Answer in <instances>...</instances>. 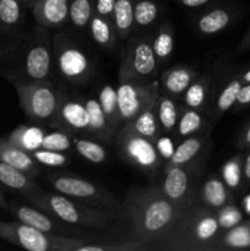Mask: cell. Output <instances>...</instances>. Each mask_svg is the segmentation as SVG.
I'll return each instance as SVG.
<instances>
[{
	"label": "cell",
	"instance_id": "obj_1",
	"mask_svg": "<svg viewBox=\"0 0 250 251\" xmlns=\"http://www.w3.org/2000/svg\"><path fill=\"white\" fill-rule=\"evenodd\" d=\"M186 210L169 201L159 185H150L131 189L120 215L130 223L132 240L145 245H162Z\"/></svg>",
	"mask_w": 250,
	"mask_h": 251
},
{
	"label": "cell",
	"instance_id": "obj_2",
	"mask_svg": "<svg viewBox=\"0 0 250 251\" xmlns=\"http://www.w3.org/2000/svg\"><path fill=\"white\" fill-rule=\"evenodd\" d=\"M50 29L37 25L27 33H15L0 44V75L17 82L50 80L53 73V37Z\"/></svg>",
	"mask_w": 250,
	"mask_h": 251
},
{
	"label": "cell",
	"instance_id": "obj_3",
	"mask_svg": "<svg viewBox=\"0 0 250 251\" xmlns=\"http://www.w3.org/2000/svg\"><path fill=\"white\" fill-rule=\"evenodd\" d=\"M26 200L48 215L80 228L102 229L112 225L120 216V211L87 205L55 190L46 191L39 188L27 195Z\"/></svg>",
	"mask_w": 250,
	"mask_h": 251
},
{
	"label": "cell",
	"instance_id": "obj_4",
	"mask_svg": "<svg viewBox=\"0 0 250 251\" xmlns=\"http://www.w3.org/2000/svg\"><path fill=\"white\" fill-rule=\"evenodd\" d=\"M217 210L195 203L189 207L162 244V249L172 251H212L220 237Z\"/></svg>",
	"mask_w": 250,
	"mask_h": 251
},
{
	"label": "cell",
	"instance_id": "obj_5",
	"mask_svg": "<svg viewBox=\"0 0 250 251\" xmlns=\"http://www.w3.org/2000/svg\"><path fill=\"white\" fill-rule=\"evenodd\" d=\"M53 63L59 76L73 85L87 83L95 75L96 65L90 53L65 31L53 36Z\"/></svg>",
	"mask_w": 250,
	"mask_h": 251
},
{
	"label": "cell",
	"instance_id": "obj_6",
	"mask_svg": "<svg viewBox=\"0 0 250 251\" xmlns=\"http://www.w3.org/2000/svg\"><path fill=\"white\" fill-rule=\"evenodd\" d=\"M0 238L28 251H75L90 239L42 232L20 221L0 223Z\"/></svg>",
	"mask_w": 250,
	"mask_h": 251
},
{
	"label": "cell",
	"instance_id": "obj_7",
	"mask_svg": "<svg viewBox=\"0 0 250 251\" xmlns=\"http://www.w3.org/2000/svg\"><path fill=\"white\" fill-rule=\"evenodd\" d=\"M206 157L207 154L183 166L163 167V179L159 189L174 205L189 208L198 203V189L205 168Z\"/></svg>",
	"mask_w": 250,
	"mask_h": 251
},
{
	"label": "cell",
	"instance_id": "obj_8",
	"mask_svg": "<svg viewBox=\"0 0 250 251\" xmlns=\"http://www.w3.org/2000/svg\"><path fill=\"white\" fill-rule=\"evenodd\" d=\"M20 105L34 123L50 125L59 103L60 87L50 80L14 83Z\"/></svg>",
	"mask_w": 250,
	"mask_h": 251
},
{
	"label": "cell",
	"instance_id": "obj_9",
	"mask_svg": "<svg viewBox=\"0 0 250 251\" xmlns=\"http://www.w3.org/2000/svg\"><path fill=\"white\" fill-rule=\"evenodd\" d=\"M48 181L56 193L68 198L96 207L110 208L122 212L123 202H120L109 190L87 179L70 173H53L48 176Z\"/></svg>",
	"mask_w": 250,
	"mask_h": 251
},
{
	"label": "cell",
	"instance_id": "obj_10",
	"mask_svg": "<svg viewBox=\"0 0 250 251\" xmlns=\"http://www.w3.org/2000/svg\"><path fill=\"white\" fill-rule=\"evenodd\" d=\"M115 145L122 158L144 173L154 176L162 166L164 167L156 141L132 131L125 125L119 127Z\"/></svg>",
	"mask_w": 250,
	"mask_h": 251
},
{
	"label": "cell",
	"instance_id": "obj_11",
	"mask_svg": "<svg viewBox=\"0 0 250 251\" xmlns=\"http://www.w3.org/2000/svg\"><path fill=\"white\" fill-rule=\"evenodd\" d=\"M159 66L152 48L151 37H131L123 48L119 78L153 81Z\"/></svg>",
	"mask_w": 250,
	"mask_h": 251
},
{
	"label": "cell",
	"instance_id": "obj_12",
	"mask_svg": "<svg viewBox=\"0 0 250 251\" xmlns=\"http://www.w3.org/2000/svg\"><path fill=\"white\" fill-rule=\"evenodd\" d=\"M159 95L161 90L156 81L119 78L117 86V97L122 125L136 117L142 109L154 102Z\"/></svg>",
	"mask_w": 250,
	"mask_h": 251
},
{
	"label": "cell",
	"instance_id": "obj_13",
	"mask_svg": "<svg viewBox=\"0 0 250 251\" xmlns=\"http://www.w3.org/2000/svg\"><path fill=\"white\" fill-rule=\"evenodd\" d=\"M50 126L70 135H87L88 112L86 100L60 87L59 103Z\"/></svg>",
	"mask_w": 250,
	"mask_h": 251
},
{
	"label": "cell",
	"instance_id": "obj_14",
	"mask_svg": "<svg viewBox=\"0 0 250 251\" xmlns=\"http://www.w3.org/2000/svg\"><path fill=\"white\" fill-rule=\"evenodd\" d=\"M9 208L17 221L25 223V225L31 226L33 228H37L42 232L51 233V234L70 235V237L90 238L91 239L90 233L83 232V230L80 229V227L63 222V221L48 215L47 212L34 207V206L32 207V206L28 205L12 202L9 206Z\"/></svg>",
	"mask_w": 250,
	"mask_h": 251
},
{
	"label": "cell",
	"instance_id": "obj_15",
	"mask_svg": "<svg viewBox=\"0 0 250 251\" xmlns=\"http://www.w3.org/2000/svg\"><path fill=\"white\" fill-rule=\"evenodd\" d=\"M70 0H37L31 7L37 25L48 29H61L69 22Z\"/></svg>",
	"mask_w": 250,
	"mask_h": 251
},
{
	"label": "cell",
	"instance_id": "obj_16",
	"mask_svg": "<svg viewBox=\"0 0 250 251\" xmlns=\"http://www.w3.org/2000/svg\"><path fill=\"white\" fill-rule=\"evenodd\" d=\"M233 202H235L233 193L225 185L220 174L211 173L205 180H201L198 189V203L212 210H218Z\"/></svg>",
	"mask_w": 250,
	"mask_h": 251
},
{
	"label": "cell",
	"instance_id": "obj_17",
	"mask_svg": "<svg viewBox=\"0 0 250 251\" xmlns=\"http://www.w3.org/2000/svg\"><path fill=\"white\" fill-rule=\"evenodd\" d=\"M211 146L212 142L210 135H195L180 140L176 144L172 156L164 163V167L183 166L198 161L201 157L208 154Z\"/></svg>",
	"mask_w": 250,
	"mask_h": 251
},
{
	"label": "cell",
	"instance_id": "obj_18",
	"mask_svg": "<svg viewBox=\"0 0 250 251\" xmlns=\"http://www.w3.org/2000/svg\"><path fill=\"white\" fill-rule=\"evenodd\" d=\"M200 74L195 69L186 65H174L164 71L159 80V90L164 95L171 96L174 100H179L186 88L195 80Z\"/></svg>",
	"mask_w": 250,
	"mask_h": 251
},
{
	"label": "cell",
	"instance_id": "obj_19",
	"mask_svg": "<svg viewBox=\"0 0 250 251\" xmlns=\"http://www.w3.org/2000/svg\"><path fill=\"white\" fill-rule=\"evenodd\" d=\"M213 76L211 74H202L199 75L193 82L190 83L179 102L185 107L191 109L199 110V112H206L211 104V91L213 86Z\"/></svg>",
	"mask_w": 250,
	"mask_h": 251
},
{
	"label": "cell",
	"instance_id": "obj_20",
	"mask_svg": "<svg viewBox=\"0 0 250 251\" xmlns=\"http://www.w3.org/2000/svg\"><path fill=\"white\" fill-rule=\"evenodd\" d=\"M212 124L213 123L207 122V119L203 117L202 112L191 109V108L181 104L178 123H176L173 136L179 142L180 140L195 136V135H210Z\"/></svg>",
	"mask_w": 250,
	"mask_h": 251
},
{
	"label": "cell",
	"instance_id": "obj_21",
	"mask_svg": "<svg viewBox=\"0 0 250 251\" xmlns=\"http://www.w3.org/2000/svg\"><path fill=\"white\" fill-rule=\"evenodd\" d=\"M235 17L230 7L217 6L199 15L195 20V29L200 36L210 37L225 31Z\"/></svg>",
	"mask_w": 250,
	"mask_h": 251
},
{
	"label": "cell",
	"instance_id": "obj_22",
	"mask_svg": "<svg viewBox=\"0 0 250 251\" xmlns=\"http://www.w3.org/2000/svg\"><path fill=\"white\" fill-rule=\"evenodd\" d=\"M244 83L240 78V74H237V75L230 76L229 78H227L225 83L217 88L215 96L211 98L213 103V104L210 105L212 123L217 122L223 114H225L228 110L234 107L238 93H239Z\"/></svg>",
	"mask_w": 250,
	"mask_h": 251
},
{
	"label": "cell",
	"instance_id": "obj_23",
	"mask_svg": "<svg viewBox=\"0 0 250 251\" xmlns=\"http://www.w3.org/2000/svg\"><path fill=\"white\" fill-rule=\"evenodd\" d=\"M0 161L20 169L34 179L41 173L39 164L34 161L32 154L11 144L7 139H0Z\"/></svg>",
	"mask_w": 250,
	"mask_h": 251
},
{
	"label": "cell",
	"instance_id": "obj_24",
	"mask_svg": "<svg viewBox=\"0 0 250 251\" xmlns=\"http://www.w3.org/2000/svg\"><path fill=\"white\" fill-rule=\"evenodd\" d=\"M230 250H250V220H243L229 229L222 230L212 251Z\"/></svg>",
	"mask_w": 250,
	"mask_h": 251
},
{
	"label": "cell",
	"instance_id": "obj_25",
	"mask_svg": "<svg viewBox=\"0 0 250 251\" xmlns=\"http://www.w3.org/2000/svg\"><path fill=\"white\" fill-rule=\"evenodd\" d=\"M85 100L88 112L87 135L91 137H95L98 141L109 142L114 136L115 130L110 126L97 97L86 98Z\"/></svg>",
	"mask_w": 250,
	"mask_h": 251
},
{
	"label": "cell",
	"instance_id": "obj_26",
	"mask_svg": "<svg viewBox=\"0 0 250 251\" xmlns=\"http://www.w3.org/2000/svg\"><path fill=\"white\" fill-rule=\"evenodd\" d=\"M26 10L21 0H0V34L10 37L17 33L26 20Z\"/></svg>",
	"mask_w": 250,
	"mask_h": 251
},
{
	"label": "cell",
	"instance_id": "obj_27",
	"mask_svg": "<svg viewBox=\"0 0 250 251\" xmlns=\"http://www.w3.org/2000/svg\"><path fill=\"white\" fill-rule=\"evenodd\" d=\"M0 184L10 190L22 194L25 198L39 189L34 178L2 161H0Z\"/></svg>",
	"mask_w": 250,
	"mask_h": 251
},
{
	"label": "cell",
	"instance_id": "obj_28",
	"mask_svg": "<svg viewBox=\"0 0 250 251\" xmlns=\"http://www.w3.org/2000/svg\"><path fill=\"white\" fill-rule=\"evenodd\" d=\"M156 103L157 100L152 102L151 104L147 105L145 109H142L136 117L132 118L131 120H129V122H126L123 125L129 127L132 131L142 135V136H146L156 141L159 137V135L162 134L158 119H157Z\"/></svg>",
	"mask_w": 250,
	"mask_h": 251
},
{
	"label": "cell",
	"instance_id": "obj_29",
	"mask_svg": "<svg viewBox=\"0 0 250 251\" xmlns=\"http://www.w3.org/2000/svg\"><path fill=\"white\" fill-rule=\"evenodd\" d=\"M88 31L93 42L105 50H112L117 42V29L108 17L95 12L88 25Z\"/></svg>",
	"mask_w": 250,
	"mask_h": 251
},
{
	"label": "cell",
	"instance_id": "obj_30",
	"mask_svg": "<svg viewBox=\"0 0 250 251\" xmlns=\"http://www.w3.org/2000/svg\"><path fill=\"white\" fill-rule=\"evenodd\" d=\"M47 131L38 125H20L6 137L11 144L27 152L41 149Z\"/></svg>",
	"mask_w": 250,
	"mask_h": 251
},
{
	"label": "cell",
	"instance_id": "obj_31",
	"mask_svg": "<svg viewBox=\"0 0 250 251\" xmlns=\"http://www.w3.org/2000/svg\"><path fill=\"white\" fill-rule=\"evenodd\" d=\"M180 102L174 100L171 96L161 93L157 98L156 112L159 126L164 134H173L178 123L179 113H180Z\"/></svg>",
	"mask_w": 250,
	"mask_h": 251
},
{
	"label": "cell",
	"instance_id": "obj_32",
	"mask_svg": "<svg viewBox=\"0 0 250 251\" xmlns=\"http://www.w3.org/2000/svg\"><path fill=\"white\" fill-rule=\"evenodd\" d=\"M134 5L135 0H115L112 20L118 37L122 39L127 38L135 26Z\"/></svg>",
	"mask_w": 250,
	"mask_h": 251
},
{
	"label": "cell",
	"instance_id": "obj_33",
	"mask_svg": "<svg viewBox=\"0 0 250 251\" xmlns=\"http://www.w3.org/2000/svg\"><path fill=\"white\" fill-rule=\"evenodd\" d=\"M152 48L159 65L167 63L171 59L175 46L174 28L171 24H163L158 27L154 36L151 38Z\"/></svg>",
	"mask_w": 250,
	"mask_h": 251
},
{
	"label": "cell",
	"instance_id": "obj_34",
	"mask_svg": "<svg viewBox=\"0 0 250 251\" xmlns=\"http://www.w3.org/2000/svg\"><path fill=\"white\" fill-rule=\"evenodd\" d=\"M97 100L110 126L114 130L119 129L122 126V122H120L119 108H118L117 87L112 86L110 83H103L98 90Z\"/></svg>",
	"mask_w": 250,
	"mask_h": 251
},
{
	"label": "cell",
	"instance_id": "obj_35",
	"mask_svg": "<svg viewBox=\"0 0 250 251\" xmlns=\"http://www.w3.org/2000/svg\"><path fill=\"white\" fill-rule=\"evenodd\" d=\"M73 146L78 156L93 164H102L108 159V152L105 147L98 140H88L73 135Z\"/></svg>",
	"mask_w": 250,
	"mask_h": 251
},
{
	"label": "cell",
	"instance_id": "obj_36",
	"mask_svg": "<svg viewBox=\"0 0 250 251\" xmlns=\"http://www.w3.org/2000/svg\"><path fill=\"white\" fill-rule=\"evenodd\" d=\"M95 14V0H70L69 22L78 31L88 29L91 19Z\"/></svg>",
	"mask_w": 250,
	"mask_h": 251
},
{
	"label": "cell",
	"instance_id": "obj_37",
	"mask_svg": "<svg viewBox=\"0 0 250 251\" xmlns=\"http://www.w3.org/2000/svg\"><path fill=\"white\" fill-rule=\"evenodd\" d=\"M243 154H237L228 159L222 167H221V178L225 183V185L230 189V191L239 190L242 186H244L243 183Z\"/></svg>",
	"mask_w": 250,
	"mask_h": 251
},
{
	"label": "cell",
	"instance_id": "obj_38",
	"mask_svg": "<svg viewBox=\"0 0 250 251\" xmlns=\"http://www.w3.org/2000/svg\"><path fill=\"white\" fill-rule=\"evenodd\" d=\"M147 249H149L147 245L136 242V240L123 243H96L91 239H87L75 251H142Z\"/></svg>",
	"mask_w": 250,
	"mask_h": 251
},
{
	"label": "cell",
	"instance_id": "obj_39",
	"mask_svg": "<svg viewBox=\"0 0 250 251\" xmlns=\"http://www.w3.org/2000/svg\"><path fill=\"white\" fill-rule=\"evenodd\" d=\"M159 14V6L154 0H135L134 24L137 27H147L153 24Z\"/></svg>",
	"mask_w": 250,
	"mask_h": 251
},
{
	"label": "cell",
	"instance_id": "obj_40",
	"mask_svg": "<svg viewBox=\"0 0 250 251\" xmlns=\"http://www.w3.org/2000/svg\"><path fill=\"white\" fill-rule=\"evenodd\" d=\"M34 161L42 166L51 167V168H59V167H65L71 163L70 156L66 154V152L53 151V150H47L41 147L36 151L31 152Z\"/></svg>",
	"mask_w": 250,
	"mask_h": 251
},
{
	"label": "cell",
	"instance_id": "obj_41",
	"mask_svg": "<svg viewBox=\"0 0 250 251\" xmlns=\"http://www.w3.org/2000/svg\"><path fill=\"white\" fill-rule=\"evenodd\" d=\"M73 135L63 131V130L55 129L51 132H47L43 139L42 147L47 150H53L59 152H68L73 149Z\"/></svg>",
	"mask_w": 250,
	"mask_h": 251
},
{
	"label": "cell",
	"instance_id": "obj_42",
	"mask_svg": "<svg viewBox=\"0 0 250 251\" xmlns=\"http://www.w3.org/2000/svg\"><path fill=\"white\" fill-rule=\"evenodd\" d=\"M217 217L218 223L222 230L229 229L233 226L238 225L240 221H243V215L235 202L228 203V205L223 206V207L217 210Z\"/></svg>",
	"mask_w": 250,
	"mask_h": 251
},
{
	"label": "cell",
	"instance_id": "obj_43",
	"mask_svg": "<svg viewBox=\"0 0 250 251\" xmlns=\"http://www.w3.org/2000/svg\"><path fill=\"white\" fill-rule=\"evenodd\" d=\"M168 135L169 134H164V132H162V134L159 135L158 139L156 140L157 150H158L159 154H161V157L163 161H164V157H166V162L168 161L169 157L172 156V153L174 152V149H175L176 144H178V141H174L173 134H172L173 139H169Z\"/></svg>",
	"mask_w": 250,
	"mask_h": 251
},
{
	"label": "cell",
	"instance_id": "obj_44",
	"mask_svg": "<svg viewBox=\"0 0 250 251\" xmlns=\"http://www.w3.org/2000/svg\"><path fill=\"white\" fill-rule=\"evenodd\" d=\"M114 5L115 0H95V12L112 20Z\"/></svg>",
	"mask_w": 250,
	"mask_h": 251
},
{
	"label": "cell",
	"instance_id": "obj_45",
	"mask_svg": "<svg viewBox=\"0 0 250 251\" xmlns=\"http://www.w3.org/2000/svg\"><path fill=\"white\" fill-rule=\"evenodd\" d=\"M250 105V82L244 83L240 88L239 93H238L237 100H235L234 104V109L235 110H240L243 108L248 107Z\"/></svg>",
	"mask_w": 250,
	"mask_h": 251
},
{
	"label": "cell",
	"instance_id": "obj_46",
	"mask_svg": "<svg viewBox=\"0 0 250 251\" xmlns=\"http://www.w3.org/2000/svg\"><path fill=\"white\" fill-rule=\"evenodd\" d=\"M235 146H237V149L242 150V151L250 150V122L240 131L237 142H235Z\"/></svg>",
	"mask_w": 250,
	"mask_h": 251
},
{
	"label": "cell",
	"instance_id": "obj_47",
	"mask_svg": "<svg viewBox=\"0 0 250 251\" xmlns=\"http://www.w3.org/2000/svg\"><path fill=\"white\" fill-rule=\"evenodd\" d=\"M250 50V28L245 32L243 38L238 43L237 48H235V55H242V54L247 53Z\"/></svg>",
	"mask_w": 250,
	"mask_h": 251
},
{
	"label": "cell",
	"instance_id": "obj_48",
	"mask_svg": "<svg viewBox=\"0 0 250 251\" xmlns=\"http://www.w3.org/2000/svg\"><path fill=\"white\" fill-rule=\"evenodd\" d=\"M243 158V183L244 186H250V150Z\"/></svg>",
	"mask_w": 250,
	"mask_h": 251
},
{
	"label": "cell",
	"instance_id": "obj_49",
	"mask_svg": "<svg viewBox=\"0 0 250 251\" xmlns=\"http://www.w3.org/2000/svg\"><path fill=\"white\" fill-rule=\"evenodd\" d=\"M176 1L180 2L181 5L186 7H199L208 4L211 0H176Z\"/></svg>",
	"mask_w": 250,
	"mask_h": 251
},
{
	"label": "cell",
	"instance_id": "obj_50",
	"mask_svg": "<svg viewBox=\"0 0 250 251\" xmlns=\"http://www.w3.org/2000/svg\"><path fill=\"white\" fill-rule=\"evenodd\" d=\"M240 78H242L243 83L250 82V68L247 69L245 71H242V73H240Z\"/></svg>",
	"mask_w": 250,
	"mask_h": 251
},
{
	"label": "cell",
	"instance_id": "obj_51",
	"mask_svg": "<svg viewBox=\"0 0 250 251\" xmlns=\"http://www.w3.org/2000/svg\"><path fill=\"white\" fill-rule=\"evenodd\" d=\"M0 207L9 208V205H7V202L5 201V198H4V195H2L1 191H0Z\"/></svg>",
	"mask_w": 250,
	"mask_h": 251
},
{
	"label": "cell",
	"instance_id": "obj_52",
	"mask_svg": "<svg viewBox=\"0 0 250 251\" xmlns=\"http://www.w3.org/2000/svg\"><path fill=\"white\" fill-rule=\"evenodd\" d=\"M21 1L24 2V4H25V6H26L27 9H29V10H31V7L33 6V4H34V2L37 1V0H21Z\"/></svg>",
	"mask_w": 250,
	"mask_h": 251
},
{
	"label": "cell",
	"instance_id": "obj_53",
	"mask_svg": "<svg viewBox=\"0 0 250 251\" xmlns=\"http://www.w3.org/2000/svg\"><path fill=\"white\" fill-rule=\"evenodd\" d=\"M245 210H247L248 212H250V196H248V198L245 199Z\"/></svg>",
	"mask_w": 250,
	"mask_h": 251
}]
</instances>
